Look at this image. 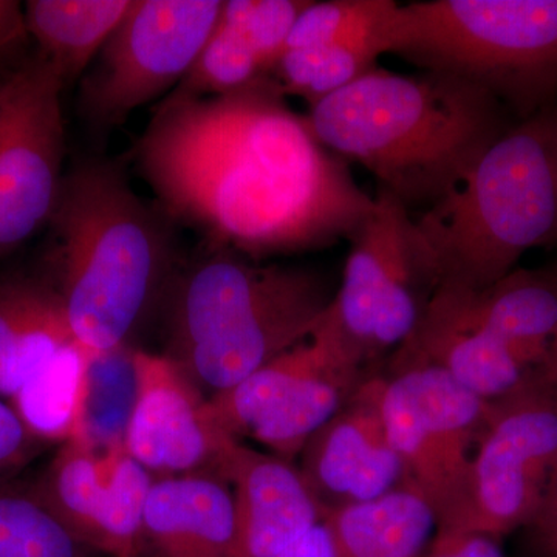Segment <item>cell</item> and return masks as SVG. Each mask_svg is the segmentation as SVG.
<instances>
[{
    "label": "cell",
    "mask_w": 557,
    "mask_h": 557,
    "mask_svg": "<svg viewBox=\"0 0 557 557\" xmlns=\"http://www.w3.org/2000/svg\"><path fill=\"white\" fill-rule=\"evenodd\" d=\"M271 76L215 97L172 91L135 145L156 205L201 244L249 259L347 240L372 208Z\"/></svg>",
    "instance_id": "cell-1"
},
{
    "label": "cell",
    "mask_w": 557,
    "mask_h": 557,
    "mask_svg": "<svg viewBox=\"0 0 557 557\" xmlns=\"http://www.w3.org/2000/svg\"><path fill=\"white\" fill-rule=\"evenodd\" d=\"M318 141L361 164L413 215L456 193L519 120L490 91L449 73L376 65L311 106Z\"/></svg>",
    "instance_id": "cell-2"
},
{
    "label": "cell",
    "mask_w": 557,
    "mask_h": 557,
    "mask_svg": "<svg viewBox=\"0 0 557 557\" xmlns=\"http://www.w3.org/2000/svg\"><path fill=\"white\" fill-rule=\"evenodd\" d=\"M49 225V282L73 336L97 357L123 350L182 265L177 226L135 193L121 164L104 159L65 172Z\"/></svg>",
    "instance_id": "cell-3"
},
{
    "label": "cell",
    "mask_w": 557,
    "mask_h": 557,
    "mask_svg": "<svg viewBox=\"0 0 557 557\" xmlns=\"http://www.w3.org/2000/svg\"><path fill=\"white\" fill-rule=\"evenodd\" d=\"M338 284L311 267L201 244L164 295L163 355L211 397L311 338Z\"/></svg>",
    "instance_id": "cell-4"
},
{
    "label": "cell",
    "mask_w": 557,
    "mask_h": 557,
    "mask_svg": "<svg viewBox=\"0 0 557 557\" xmlns=\"http://www.w3.org/2000/svg\"><path fill=\"white\" fill-rule=\"evenodd\" d=\"M416 218L440 287L478 292L530 249L557 247V101L518 121L456 193Z\"/></svg>",
    "instance_id": "cell-5"
},
{
    "label": "cell",
    "mask_w": 557,
    "mask_h": 557,
    "mask_svg": "<svg viewBox=\"0 0 557 557\" xmlns=\"http://www.w3.org/2000/svg\"><path fill=\"white\" fill-rule=\"evenodd\" d=\"M381 53L449 73L525 120L557 101V0H417L381 21Z\"/></svg>",
    "instance_id": "cell-6"
},
{
    "label": "cell",
    "mask_w": 557,
    "mask_h": 557,
    "mask_svg": "<svg viewBox=\"0 0 557 557\" xmlns=\"http://www.w3.org/2000/svg\"><path fill=\"white\" fill-rule=\"evenodd\" d=\"M347 242L338 292L321 324L370 369L412 335L440 287L437 259L416 215L381 186Z\"/></svg>",
    "instance_id": "cell-7"
},
{
    "label": "cell",
    "mask_w": 557,
    "mask_h": 557,
    "mask_svg": "<svg viewBox=\"0 0 557 557\" xmlns=\"http://www.w3.org/2000/svg\"><path fill=\"white\" fill-rule=\"evenodd\" d=\"M557 475V379L487 401L457 504L438 530L502 541L533 518Z\"/></svg>",
    "instance_id": "cell-8"
},
{
    "label": "cell",
    "mask_w": 557,
    "mask_h": 557,
    "mask_svg": "<svg viewBox=\"0 0 557 557\" xmlns=\"http://www.w3.org/2000/svg\"><path fill=\"white\" fill-rule=\"evenodd\" d=\"M369 369L319 324L304 341L236 386L211 395L220 426L293 461L304 446L369 379Z\"/></svg>",
    "instance_id": "cell-9"
},
{
    "label": "cell",
    "mask_w": 557,
    "mask_h": 557,
    "mask_svg": "<svg viewBox=\"0 0 557 557\" xmlns=\"http://www.w3.org/2000/svg\"><path fill=\"white\" fill-rule=\"evenodd\" d=\"M222 7L219 0H131L81 78V115L91 129H113L177 87L214 32Z\"/></svg>",
    "instance_id": "cell-10"
},
{
    "label": "cell",
    "mask_w": 557,
    "mask_h": 557,
    "mask_svg": "<svg viewBox=\"0 0 557 557\" xmlns=\"http://www.w3.org/2000/svg\"><path fill=\"white\" fill-rule=\"evenodd\" d=\"M381 410L406 482L426 497L438 522L463 491L487 401L426 362L388 355Z\"/></svg>",
    "instance_id": "cell-11"
},
{
    "label": "cell",
    "mask_w": 557,
    "mask_h": 557,
    "mask_svg": "<svg viewBox=\"0 0 557 557\" xmlns=\"http://www.w3.org/2000/svg\"><path fill=\"white\" fill-rule=\"evenodd\" d=\"M64 87L38 54L0 90V258L49 223L57 205L65 175Z\"/></svg>",
    "instance_id": "cell-12"
},
{
    "label": "cell",
    "mask_w": 557,
    "mask_h": 557,
    "mask_svg": "<svg viewBox=\"0 0 557 557\" xmlns=\"http://www.w3.org/2000/svg\"><path fill=\"white\" fill-rule=\"evenodd\" d=\"M239 440L220 426L208 395L164 355L132 354V401L123 445L156 479H223Z\"/></svg>",
    "instance_id": "cell-13"
},
{
    "label": "cell",
    "mask_w": 557,
    "mask_h": 557,
    "mask_svg": "<svg viewBox=\"0 0 557 557\" xmlns=\"http://www.w3.org/2000/svg\"><path fill=\"white\" fill-rule=\"evenodd\" d=\"M383 376L370 375L299 454V471L324 509L368 504L405 485L381 410Z\"/></svg>",
    "instance_id": "cell-14"
},
{
    "label": "cell",
    "mask_w": 557,
    "mask_h": 557,
    "mask_svg": "<svg viewBox=\"0 0 557 557\" xmlns=\"http://www.w3.org/2000/svg\"><path fill=\"white\" fill-rule=\"evenodd\" d=\"M223 479L233 491L240 557H276L325 519L293 461L239 442Z\"/></svg>",
    "instance_id": "cell-15"
},
{
    "label": "cell",
    "mask_w": 557,
    "mask_h": 557,
    "mask_svg": "<svg viewBox=\"0 0 557 557\" xmlns=\"http://www.w3.org/2000/svg\"><path fill=\"white\" fill-rule=\"evenodd\" d=\"M391 355L435 366L486 401L505 397L539 376H553L460 317L437 293L412 335Z\"/></svg>",
    "instance_id": "cell-16"
},
{
    "label": "cell",
    "mask_w": 557,
    "mask_h": 557,
    "mask_svg": "<svg viewBox=\"0 0 557 557\" xmlns=\"http://www.w3.org/2000/svg\"><path fill=\"white\" fill-rule=\"evenodd\" d=\"M143 557H240L230 483L214 474L157 479L143 522Z\"/></svg>",
    "instance_id": "cell-17"
},
{
    "label": "cell",
    "mask_w": 557,
    "mask_h": 557,
    "mask_svg": "<svg viewBox=\"0 0 557 557\" xmlns=\"http://www.w3.org/2000/svg\"><path fill=\"white\" fill-rule=\"evenodd\" d=\"M440 298L460 317L483 329L557 376V267L516 269L490 287L471 292L440 287Z\"/></svg>",
    "instance_id": "cell-18"
},
{
    "label": "cell",
    "mask_w": 557,
    "mask_h": 557,
    "mask_svg": "<svg viewBox=\"0 0 557 557\" xmlns=\"http://www.w3.org/2000/svg\"><path fill=\"white\" fill-rule=\"evenodd\" d=\"M75 339L49 281H0V397L10 398Z\"/></svg>",
    "instance_id": "cell-19"
},
{
    "label": "cell",
    "mask_w": 557,
    "mask_h": 557,
    "mask_svg": "<svg viewBox=\"0 0 557 557\" xmlns=\"http://www.w3.org/2000/svg\"><path fill=\"white\" fill-rule=\"evenodd\" d=\"M325 520L336 557H421L438 530L434 508L410 483Z\"/></svg>",
    "instance_id": "cell-20"
},
{
    "label": "cell",
    "mask_w": 557,
    "mask_h": 557,
    "mask_svg": "<svg viewBox=\"0 0 557 557\" xmlns=\"http://www.w3.org/2000/svg\"><path fill=\"white\" fill-rule=\"evenodd\" d=\"M97 358L73 339L11 397V408L44 445L91 438V369Z\"/></svg>",
    "instance_id": "cell-21"
},
{
    "label": "cell",
    "mask_w": 557,
    "mask_h": 557,
    "mask_svg": "<svg viewBox=\"0 0 557 557\" xmlns=\"http://www.w3.org/2000/svg\"><path fill=\"white\" fill-rule=\"evenodd\" d=\"M129 5L131 0H30L25 22L40 57L67 86L86 75Z\"/></svg>",
    "instance_id": "cell-22"
},
{
    "label": "cell",
    "mask_w": 557,
    "mask_h": 557,
    "mask_svg": "<svg viewBox=\"0 0 557 557\" xmlns=\"http://www.w3.org/2000/svg\"><path fill=\"white\" fill-rule=\"evenodd\" d=\"M106 475V454L98 450L94 440L79 438L61 445L38 482L33 483L58 519L98 552Z\"/></svg>",
    "instance_id": "cell-23"
},
{
    "label": "cell",
    "mask_w": 557,
    "mask_h": 557,
    "mask_svg": "<svg viewBox=\"0 0 557 557\" xmlns=\"http://www.w3.org/2000/svg\"><path fill=\"white\" fill-rule=\"evenodd\" d=\"M376 30L339 42L287 50L271 78L276 81L285 97L304 98L311 108L379 65L383 53Z\"/></svg>",
    "instance_id": "cell-24"
},
{
    "label": "cell",
    "mask_w": 557,
    "mask_h": 557,
    "mask_svg": "<svg viewBox=\"0 0 557 557\" xmlns=\"http://www.w3.org/2000/svg\"><path fill=\"white\" fill-rule=\"evenodd\" d=\"M0 557H109L72 533L33 485L0 482Z\"/></svg>",
    "instance_id": "cell-25"
},
{
    "label": "cell",
    "mask_w": 557,
    "mask_h": 557,
    "mask_svg": "<svg viewBox=\"0 0 557 557\" xmlns=\"http://www.w3.org/2000/svg\"><path fill=\"white\" fill-rule=\"evenodd\" d=\"M104 505L100 523V548L109 557L143 556V522L156 478L134 460L123 440L106 449Z\"/></svg>",
    "instance_id": "cell-26"
},
{
    "label": "cell",
    "mask_w": 557,
    "mask_h": 557,
    "mask_svg": "<svg viewBox=\"0 0 557 557\" xmlns=\"http://www.w3.org/2000/svg\"><path fill=\"white\" fill-rule=\"evenodd\" d=\"M262 76L267 75L247 40L218 21L193 67L174 90L194 97H215L239 90Z\"/></svg>",
    "instance_id": "cell-27"
},
{
    "label": "cell",
    "mask_w": 557,
    "mask_h": 557,
    "mask_svg": "<svg viewBox=\"0 0 557 557\" xmlns=\"http://www.w3.org/2000/svg\"><path fill=\"white\" fill-rule=\"evenodd\" d=\"M311 0H228L219 24L239 33L255 51L263 75L271 76L285 53L289 33Z\"/></svg>",
    "instance_id": "cell-28"
},
{
    "label": "cell",
    "mask_w": 557,
    "mask_h": 557,
    "mask_svg": "<svg viewBox=\"0 0 557 557\" xmlns=\"http://www.w3.org/2000/svg\"><path fill=\"white\" fill-rule=\"evenodd\" d=\"M395 5L394 0H311L289 33L285 51L368 35Z\"/></svg>",
    "instance_id": "cell-29"
},
{
    "label": "cell",
    "mask_w": 557,
    "mask_h": 557,
    "mask_svg": "<svg viewBox=\"0 0 557 557\" xmlns=\"http://www.w3.org/2000/svg\"><path fill=\"white\" fill-rule=\"evenodd\" d=\"M16 410L0 399V482L13 480L44 449Z\"/></svg>",
    "instance_id": "cell-30"
},
{
    "label": "cell",
    "mask_w": 557,
    "mask_h": 557,
    "mask_svg": "<svg viewBox=\"0 0 557 557\" xmlns=\"http://www.w3.org/2000/svg\"><path fill=\"white\" fill-rule=\"evenodd\" d=\"M528 552L534 557H557V475L549 483L533 518L520 528Z\"/></svg>",
    "instance_id": "cell-31"
},
{
    "label": "cell",
    "mask_w": 557,
    "mask_h": 557,
    "mask_svg": "<svg viewBox=\"0 0 557 557\" xmlns=\"http://www.w3.org/2000/svg\"><path fill=\"white\" fill-rule=\"evenodd\" d=\"M421 557H505V553L496 539L437 530Z\"/></svg>",
    "instance_id": "cell-32"
},
{
    "label": "cell",
    "mask_w": 557,
    "mask_h": 557,
    "mask_svg": "<svg viewBox=\"0 0 557 557\" xmlns=\"http://www.w3.org/2000/svg\"><path fill=\"white\" fill-rule=\"evenodd\" d=\"M27 36L24 7L14 0H0V62L10 57Z\"/></svg>",
    "instance_id": "cell-33"
},
{
    "label": "cell",
    "mask_w": 557,
    "mask_h": 557,
    "mask_svg": "<svg viewBox=\"0 0 557 557\" xmlns=\"http://www.w3.org/2000/svg\"><path fill=\"white\" fill-rule=\"evenodd\" d=\"M276 557H336L327 520L324 519L311 528Z\"/></svg>",
    "instance_id": "cell-34"
},
{
    "label": "cell",
    "mask_w": 557,
    "mask_h": 557,
    "mask_svg": "<svg viewBox=\"0 0 557 557\" xmlns=\"http://www.w3.org/2000/svg\"><path fill=\"white\" fill-rule=\"evenodd\" d=\"M10 73L3 72L2 70V62H0V90H2V87L5 86L7 79H9Z\"/></svg>",
    "instance_id": "cell-35"
},
{
    "label": "cell",
    "mask_w": 557,
    "mask_h": 557,
    "mask_svg": "<svg viewBox=\"0 0 557 557\" xmlns=\"http://www.w3.org/2000/svg\"><path fill=\"white\" fill-rule=\"evenodd\" d=\"M556 248H557V247H556ZM555 265L557 267V259H556Z\"/></svg>",
    "instance_id": "cell-36"
},
{
    "label": "cell",
    "mask_w": 557,
    "mask_h": 557,
    "mask_svg": "<svg viewBox=\"0 0 557 557\" xmlns=\"http://www.w3.org/2000/svg\"><path fill=\"white\" fill-rule=\"evenodd\" d=\"M137 557H143V556H137Z\"/></svg>",
    "instance_id": "cell-37"
}]
</instances>
